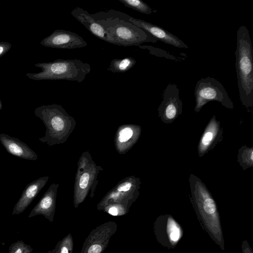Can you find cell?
Wrapping results in <instances>:
<instances>
[{"label":"cell","instance_id":"8992f818","mask_svg":"<svg viewBox=\"0 0 253 253\" xmlns=\"http://www.w3.org/2000/svg\"><path fill=\"white\" fill-rule=\"evenodd\" d=\"M117 228L115 221H107L92 229L85 239L80 253H102Z\"/></svg>","mask_w":253,"mask_h":253},{"label":"cell","instance_id":"9c48e42d","mask_svg":"<svg viewBox=\"0 0 253 253\" xmlns=\"http://www.w3.org/2000/svg\"><path fill=\"white\" fill-rule=\"evenodd\" d=\"M223 129L220 122L213 115L202 134L198 145V154L200 157H203L222 138Z\"/></svg>","mask_w":253,"mask_h":253},{"label":"cell","instance_id":"5b68a950","mask_svg":"<svg viewBox=\"0 0 253 253\" xmlns=\"http://www.w3.org/2000/svg\"><path fill=\"white\" fill-rule=\"evenodd\" d=\"M194 95L196 105L194 111L198 113L207 103L216 101L224 107L232 109L233 103L222 84L210 77L202 78L196 84Z\"/></svg>","mask_w":253,"mask_h":253},{"label":"cell","instance_id":"ffe728a7","mask_svg":"<svg viewBox=\"0 0 253 253\" xmlns=\"http://www.w3.org/2000/svg\"><path fill=\"white\" fill-rule=\"evenodd\" d=\"M127 7L132 8L138 12L150 14L153 9L145 2L141 0H119Z\"/></svg>","mask_w":253,"mask_h":253},{"label":"cell","instance_id":"2e32d148","mask_svg":"<svg viewBox=\"0 0 253 253\" xmlns=\"http://www.w3.org/2000/svg\"><path fill=\"white\" fill-rule=\"evenodd\" d=\"M141 128L139 126H126L122 127L118 132L117 144L128 143L129 140L136 142L139 137Z\"/></svg>","mask_w":253,"mask_h":253},{"label":"cell","instance_id":"ba28073f","mask_svg":"<svg viewBox=\"0 0 253 253\" xmlns=\"http://www.w3.org/2000/svg\"><path fill=\"white\" fill-rule=\"evenodd\" d=\"M40 44L47 47L75 49L87 46V42L76 33L64 30H56L44 38Z\"/></svg>","mask_w":253,"mask_h":253},{"label":"cell","instance_id":"5bb4252c","mask_svg":"<svg viewBox=\"0 0 253 253\" xmlns=\"http://www.w3.org/2000/svg\"><path fill=\"white\" fill-rule=\"evenodd\" d=\"M71 13L72 15L92 35L100 40L108 42V38L105 30L93 17L92 14L80 7L75 8Z\"/></svg>","mask_w":253,"mask_h":253},{"label":"cell","instance_id":"e0dca14e","mask_svg":"<svg viewBox=\"0 0 253 253\" xmlns=\"http://www.w3.org/2000/svg\"><path fill=\"white\" fill-rule=\"evenodd\" d=\"M136 63V61L130 57L114 59L111 61L107 70L114 73H125L131 69Z\"/></svg>","mask_w":253,"mask_h":253},{"label":"cell","instance_id":"7c38bea8","mask_svg":"<svg viewBox=\"0 0 253 253\" xmlns=\"http://www.w3.org/2000/svg\"><path fill=\"white\" fill-rule=\"evenodd\" d=\"M0 142L8 153L16 157L36 161L38 155L27 144L17 138L0 134Z\"/></svg>","mask_w":253,"mask_h":253},{"label":"cell","instance_id":"7402d4cb","mask_svg":"<svg viewBox=\"0 0 253 253\" xmlns=\"http://www.w3.org/2000/svg\"><path fill=\"white\" fill-rule=\"evenodd\" d=\"M33 248L22 240H18L11 244L7 253H32Z\"/></svg>","mask_w":253,"mask_h":253},{"label":"cell","instance_id":"9a60e30c","mask_svg":"<svg viewBox=\"0 0 253 253\" xmlns=\"http://www.w3.org/2000/svg\"><path fill=\"white\" fill-rule=\"evenodd\" d=\"M93 17L104 28L106 32L120 20L128 21L131 16L122 12L113 9L92 14Z\"/></svg>","mask_w":253,"mask_h":253},{"label":"cell","instance_id":"6da1fadb","mask_svg":"<svg viewBox=\"0 0 253 253\" xmlns=\"http://www.w3.org/2000/svg\"><path fill=\"white\" fill-rule=\"evenodd\" d=\"M235 53L240 98L249 111L253 106V50L249 31L245 26L238 29Z\"/></svg>","mask_w":253,"mask_h":253},{"label":"cell","instance_id":"603a6c76","mask_svg":"<svg viewBox=\"0 0 253 253\" xmlns=\"http://www.w3.org/2000/svg\"><path fill=\"white\" fill-rule=\"evenodd\" d=\"M168 230L170 239L173 241H177L180 236V231L178 227L173 222H169Z\"/></svg>","mask_w":253,"mask_h":253},{"label":"cell","instance_id":"52a82bcc","mask_svg":"<svg viewBox=\"0 0 253 253\" xmlns=\"http://www.w3.org/2000/svg\"><path fill=\"white\" fill-rule=\"evenodd\" d=\"M176 84L169 83L163 93V100L158 108V116L166 124L173 122L182 114V102Z\"/></svg>","mask_w":253,"mask_h":253},{"label":"cell","instance_id":"ac0fdd59","mask_svg":"<svg viewBox=\"0 0 253 253\" xmlns=\"http://www.w3.org/2000/svg\"><path fill=\"white\" fill-rule=\"evenodd\" d=\"M237 161L244 170L253 166V147H241L237 155Z\"/></svg>","mask_w":253,"mask_h":253},{"label":"cell","instance_id":"3957f363","mask_svg":"<svg viewBox=\"0 0 253 253\" xmlns=\"http://www.w3.org/2000/svg\"><path fill=\"white\" fill-rule=\"evenodd\" d=\"M35 66L42 71L35 73H28L26 76L36 81L67 80L81 83L91 71L88 63L78 59H57L52 62L36 63Z\"/></svg>","mask_w":253,"mask_h":253},{"label":"cell","instance_id":"4fadbf2b","mask_svg":"<svg viewBox=\"0 0 253 253\" xmlns=\"http://www.w3.org/2000/svg\"><path fill=\"white\" fill-rule=\"evenodd\" d=\"M48 178V176H42L27 185L15 205L12 214H19L23 212L44 186Z\"/></svg>","mask_w":253,"mask_h":253},{"label":"cell","instance_id":"8fae6325","mask_svg":"<svg viewBox=\"0 0 253 253\" xmlns=\"http://www.w3.org/2000/svg\"><path fill=\"white\" fill-rule=\"evenodd\" d=\"M58 184H52L39 202L31 211L29 218L42 215L50 222L53 221L56 208V198Z\"/></svg>","mask_w":253,"mask_h":253},{"label":"cell","instance_id":"44dd1931","mask_svg":"<svg viewBox=\"0 0 253 253\" xmlns=\"http://www.w3.org/2000/svg\"><path fill=\"white\" fill-rule=\"evenodd\" d=\"M129 207L119 203H111L105 206L101 211L113 216H119L126 214Z\"/></svg>","mask_w":253,"mask_h":253},{"label":"cell","instance_id":"277c9868","mask_svg":"<svg viewBox=\"0 0 253 253\" xmlns=\"http://www.w3.org/2000/svg\"><path fill=\"white\" fill-rule=\"evenodd\" d=\"M108 42L124 46H137L157 40L145 30L125 20H120L106 31Z\"/></svg>","mask_w":253,"mask_h":253},{"label":"cell","instance_id":"cb8c5ba5","mask_svg":"<svg viewBox=\"0 0 253 253\" xmlns=\"http://www.w3.org/2000/svg\"><path fill=\"white\" fill-rule=\"evenodd\" d=\"M12 47V44L8 42H0V58L4 56Z\"/></svg>","mask_w":253,"mask_h":253},{"label":"cell","instance_id":"484cf974","mask_svg":"<svg viewBox=\"0 0 253 253\" xmlns=\"http://www.w3.org/2000/svg\"></svg>","mask_w":253,"mask_h":253},{"label":"cell","instance_id":"d4e9b609","mask_svg":"<svg viewBox=\"0 0 253 253\" xmlns=\"http://www.w3.org/2000/svg\"><path fill=\"white\" fill-rule=\"evenodd\" d=\"M2 107V103H1V101L0 99V110H1Z\"/></svg>","mask_w":253,"mask_h":253},{"label":"cell","instance_id":"d6986e66","mask_svg":"<svg viewBox=\"0 0 253 253\" xmlns=\"http://www.w3.org/2000/svg\"><path fill=\"white\" fill-rule=\"evenodd\" d=\"M73 239L71 233H69L58 242L53 250L48 251L46 253H73Z\"/></svg>","mask_w":253,"mask_h":253},{"label":"cell","instance_id":"30bf717a","mask_svg":"<svg viewBox=\"0 0 253 253\" xmlns=\"http://www.w3.org/2000/svg\"><path fill=\"white\" fill-rule=\"evenodd\" d=\"M128 22L145 30L157 41H160L176 47L188 48V46L176 36L156 25L132 17H130Z\"/></svg>","mask_w":253,"mask_h":253},{"label":"cell","instance_id":"7a4b0ae2","mask_svg":"<svg viewBox=\"0 0 253 253\" xmlns=\"http://www.w3.org/2000/svg\"><path fill=\"white\" fill-rule=\"evenodd\" d=\"M34 114L42 121L46 127L45 135L40 137L39 140L49 146L66 141L71 132L70 129H74V118L60 105H42L35 109Z\"/></svg>","mask_w":253,"mask_h":253}]
</instances>
